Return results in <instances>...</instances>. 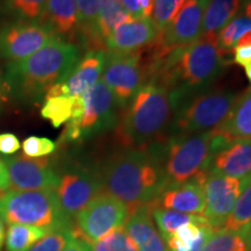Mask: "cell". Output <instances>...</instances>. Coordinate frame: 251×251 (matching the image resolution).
<instances>
[{"instance_id": "cell-1", "label": "cell", "mask_w": 251, "mask_h": 251, "mask_svg": "<svg viewBox=\"0 0 251 251\" xmlns=\"http://www.w3.org/2000/svg\"><path fill=\"white\" fill-rule=\"evenodd\" d=\"M228 65L216 43L199 40L193 45L153 54L147 63L148 80L164 86L174 111L214 85Z\"/></svg>"}, {"instance_id": "cell-2", "label": "cell", "mask_w": 251, "mask_h": 251, "mask_svg": "<svg viewBox=\"0 0 251 251\" xmlns=\"http://www.w3.org/2000/svg\"><path fill=\"white\" fill-rule=\"evenodd\" d=\"M165 141L115 153L99 172L102 191L124 202L129 214L141 207L153 205L168 186L164 172Z\"/></svg>"}, {"instance_id": "cell-3", "label": "cell", "mask_w": 251, "mask_h": 251, "mask_svg": "<svg viewBox=\"0 0 251 251\" xmlns=\"http://www.w3.org/2000/svg\"><path fill=\"white\" fill-rule=\"evenodd\" d=\"M80 58L74 43L56 37L29 57L8 64L5 79L12 96L20 101H40L55 84L65 80Z\"/></svg>"}, {"instance_id": "cell-4", "label": "cell", "mask_w": 251, "mask_h": 251, "mask_svg": "<svg viewBox=\"0 0 251 251\" xmlns=\"http://www.w3.org/2000/svg\"><path fill=\"white\" fill-rule=\"evenodd\" d=\"M170 94L164 86L147 81L121 109L118 137L127 149L147 148L162 142L174 118Z\"/></svg>"}, {"instance_id": "cell-5", "label": "cell", "mask_w": 251, "mask_h": 251, "mask_svg": "<svg viewBox=\"0 0 251 251\" xmlns=\"http://www.w3.org/2000/svg\"><path fill=\"white\" fill-rule=\"evenodd\" d=\"M0 216L8 225L34 226L47 231L71 227L55 191H0Z\"/></svg>"}, {"instance_id": "cell-6", "label": "cell", "mask_w": 251, "mask_h": 251, "mask_svg": "<svg viewBox=\"0 0 251 251\" xmlns=\"http://www.w3.org/2000/svg\"><path fill=\"white\" fill-rule=\"evenodd\" d=\"M238 93L226 89H209L190 99L174 113L169 136L214 130L224 124Z\"/></svg>"}, {"instance_id": "cell-7", "label": "cell", "mask_w": 251, "mask_h": 251, "mask_svg": "<svg viewBox=\"0 0 251 251\" xmlns=\"http://www.w3.org/2000/svg\"><path fill=\"white\" fill-rule=\"evenodd\" d=\"M214 130L170 136L164 147V172L169 185L181 184L207 172L216 153Z\"/></svg>"}, {"instance_id": "cell-8", "label": "cell", "mask_w": 251, "mask_h": 251, "mask_svg": "<svg viewBox=\"0 0 251 251\" xmlns=\"http://www.w3.org/2000/svg\"><path fill=\"white\" fill-rule=\"evenodd\" d=\"M83 115L78 120L67 122L62 141L74 142L89 139L118 127L121 108L112 91L101 79L83 94Z\"/></svg>"}, {"instance_id": "cell-9", "label": "cell", "mask_w": 251, "mask_h": 251, "mask_svg": "<svg viewBox=\"0 0 251 251\" xmlns=\"http://www.w3.org/2000/svg\"><path fill=\"white\" fill-rule=\"evenodd\" d=\"M129 216L127 206L108 193H100L76 216L75 238L90 244L98 242L115 229L124 227Z\"/></svg>"}, {"instance_id": "cell-10", "label": "cell", "mask_w": 251, "mask_h": 251, "mask_svg": "<svg viewBox=\"0 0 251 251\" xmlns=\"http://www.w3.org/2000/svg\"><path fill=\"white\" fill-rule=\"evenodd\" d=\"M101 80L112 91L120 108H124L148 80L147 64L142 61L141 51H107Z\"/></svg>"}, {"instance_id": "cell-11", "label": "cell", "mask_w": 251, "mask_h": 251, "mask_svg": "<svg viewBox=\"0 0 251 251\" xmlns=\"http://www.w3.org/2000/svg\"><path fill=\"white\" fill-rule=\"evenodd\" d=\"M58 37L41 20H17L0 27V57L9 64L24 61Z\"/></svg>"}, {"instance_id": "cell-12", "label": "cell", "mask_w": 251, "mask_h": 251, "mask_svg": "<svg viewBox=\"0 0 251 251\" xmlns=\"http://www.w3.org/2000/svg\"><path fill=\"white\" fill-rule=\"evenodd\" d=\"M55 192L62 214L71 221L94 198L102 193L99 172L83 166L65 171L59 176V183Z\"/></svg>"}, {"instance_id": "cell-13", "label": "cell", "mask_w": 251, "mask_h": 251, "mask_svg": "<svg viewBox=\"0 0 251 251\" xmlns=\"http://www.w3.org/2000/svg\"><path fill=\"white\" fill-rule=\"evenodd\" d=\"M211 0H185L171 24L158 35L153 54L193 45L200 40L203 17Z\"/></svg>"}, {"instance_id": "cell-14", "label": "cell", "mask_w": 251, "mask_h": 251, "mask_svg": "<svg viewBox=\"0 0 251 251\" xmlns=\"http://www.w3.org/2000/svg\"><path fill=\"white\" fill-rule=\"evenodd\" d=\"M202 187L205 194L202 215L213 230L224 228L240 197L242 181L214 172H206Z\"/></svg>"}, {"instance_id": "cell-15", "label": "cell", "mask_w": 251, "mask_h": 251, "mask_svg": "<svg viewBox=\"0 0 251 251\" xmlns=\"http://www.w3.org/2000/svg\"><path fill=\"white\" fill-rule=\"evenodd\" d=\"M2 161L8 171L9 187L14 191H55L59 183V176L46 157L21 155L5 157Z\"/></svg>"}, {"instance_id": "cell-16", "label": "cell", "mask_w": 251, "mask_h": 251, "mask_svg": "<svg viewBox=\"0 0 251 251\" xmlns=\"http://www.w3.org/2000/svg\"><path fill=\"white\" fill-rule=\"evenodd\" d=\"M158 30L151 19H133L119 26L106 40V48L112 52H140L155 45Z\"/></svg>"}, {"instance_id": "cell-17", "label": "cell", "mask_w": 251, "mask_h": 251, "mask_svg": "<svg viewBox=\"0 0 251 251\" xmlns=\"http://www.w3.org/2000/svg\"><path fill=\"white\" fill-rule=\"evenodd\" d=\"M203 174L181 184L169 185L157 198L155 207L172 209L186 214L202 215L205 211V194H203Z\"/></svg>"}, {"instance_id": "cell-18", "label": "cell", "mask_w": 251, "mask_h": 251, "mask_svg": "<svg viewBox=\"0 0 251 251\" xmlns=\"http://www.w3.org/2000/svg\"><path fill=\"white\" fill-rule=\"evenodd\" d=\"M106 58V50H89L83 57L79 58L70 75L62 81L65 96H83L91 87L96 85L102 75Z\"/></svg>"}, {"instance_id": "cell-19", "label": "cell", "mask_w": 251, "mask_h": 251, "mask_svg": "<svg viewBox=\"0 0 251 251\" xmlns=\"http://www.w3.org/2000/svg\"><path fill=\"white\" fill-rule=\"evenodd\" d=\"M207 172L244 179L251 175V139L233 141L216 152L209 162Z\"/></svg>"}, {"instance_id": "cell-20", "label": "cell", "mask_w": 251, "mask_h": 251, "mask_svg": "<svg viewBox=\"0 0 251 251\" xmlns=\"http://www.w3.org/2000/svg\"><path fill=\"white\" fill-rule=\"evenodd\" d=\"M125 231L139 251H170L153 225L151 206L141 207L130 213L125 224Z\"/></svg>"}, {"instance_id": "cell-21", "label": "cell", "mask_w": 251, "mask_h": 251, "mask_svg": "<svg viewBox=\"0 0 251 251\" xmlns=\"http://www.w3.org/2000/svg\"><path fill=\"white\" fill-rule=\"evenodd\" d=\"M58 37H74L78 33V12L75 0H48L40 19Z\"/></svg>"}, {"instance_id": "cell-22", "label": "cell", "mask_w": 251, "mask_h": 251, "mask_svg": "<svg viewBox=\"0 0 251 251\" xmlns=\"http://www.w3.org/2000/svg\"><path fill=\"white\" fill-rule=\"evenodd\" d=\"M243 0H211L203 17L200 40L216 43L224 28L241 13Z\"/></svg>"}, {"instance_id": "cell-23", "label": "cell", "mask_w": 251, "mask_h": 251, "mask_svg": "<svg viewBox=\"0 0 251 251\" xmlns=\"http://www.w3.org/2000/svg\"><path fill=\"white\" fill-rule=\"evenodd\" d=\"M216 130L230 141L251 139V87L238 94L228 118Z\"/></svg>"}, {"instance_id": "cell-24", "label": "cell", "mask_w": 251, "mask_h": 251, "mask_svg": "<svg viewBox=\"0 0 251 251\" xmlns=\"http://www.w3.org/2000/svg\"><path fill=\"white\" fill-rule=\"evenodd\" d=\"M84 113L83 96L46 97L41 115L54 128H59L70 120H78Z\"/></svg>"}, {"instance_id": "cell-25", "label": "cell", "mask_w": 251, "mask_h": 251, "mask_svg": "<svg viewBox=\"0 0 251 251\" xmlns=\"http://www.w3.org/2000/svg\"><path fill=\"white\" fill-rule=\"evenodd\" d=\"M78 12V35L89 50H105V43L100 39L97 21L100 0H75Z\"/></svg>"}, {"instance_id": "cell-26", "label": "cell", "mask_w": 251, "mask_h": 251, "mask_svg": "<svg viewBox=\"0 0 251 251\" xmlns=\"http://www.w3.org/2000/svg\"><path fill=\"white\" fill-rule=\"evenodd\" d=\"M212 233L209 226L187 224L166 238L165 243L170 251H201Z\"/></svg>"}, {"instance_id": "cell-27", "label": "cell", "mask_w": 251, "mask_h": 251, "mask_svg": "<svg viewBox=\"0 0 251 251\" xmlns=\"http://www.w3.org/2000/svg\"><path fill=\"white\" fill-rule=\"evenodd\" d=\"M216 45L224 54H229L237 47L251 45V19L243 13L237 14L220 31Z\"/></svg>"}, {"instance_id": "cell-28", "label": "cell", "mask_w": 251, "mask_h": 251, "mask_svg": "<svg viewBox=\"0 0 251 251\" xmlns=\"http://www.w3.org/2000/svg\"><path fill=\"white\" fill-rule=\"evenodd\" d=\"M133 17L124 7L121 0H100L97 29L106 46V40L120 25L133 20Z\"/></svg>"}, {"instance_id": "cell-29", "label": "cell", "mask_w": 251, "mask_h": 251, "mask_svg": "<svg viewBox=\"0 0 251 251\" xmlns=\"http://www.w3.org/2000/svg\"><path fill=\"white\" fill-rule=\"evenodd\" d=\"M241 181L242 188L240 197L224 228L243 235L251 229V175Z\"/></svg>"}, {"instance_id": "cell-30", "label": "cell", "mask_w": 251, "mask_h": 251, "mask_svg": "<svg viewBox=\"0 0 251 251\" xmlns=\"http://www.w3.org/2000/svg\"><path fill=\"white\" fill-rule=\"evenodd\" d=\"M151 215L164 241L184 225L197 224L199 226H208L203 215L186 214V213L161 208V207H152Z\"/></svg>"}, {"instance_id": "cell-31", "label": "cell", "mask_w": 251, "mask_h": 251, "mask_svg": "<svg viewBox=\"0 0 251 251\" xmlns=\"http://www.w3.org/2000/svg\"><path fill=\"white\" fill-rule=\"evenodd\" d=\"M48 233L46 229L34 226L11 225L6 235L7 251H28Z\"/></svg>"}, {"instance_id": "cell-32", "label": "cell", "mask_w": 251, "mask_h": 251, "mask_svg": "<svg viewBox=\"0 0 251 251\" xmlns=\"http://www.w3.org/2000/svg\"><path fill=\"white\" fill-rule=\"evenodd\" d=\"M249 247L236 231L221 228L213 230L201 251H248Z\"/></svg>"}, {"instance_id": "cell-33", "label": "cell", "mask_w": 251, "mask_h": 251, "mask_svg": "<svg viewBox=\"0 0 251 251\" xmlns=\"http://www.w3.org/2000/svg\"><path fill=\"white\" fill-rule=\"evenodd\" d=\"M74 227H62L52 229L28 251H62L70 243L74 236Z\"/></svg>"}, {"instance_id": "cell-34", "label": "cell", "mask_w": 251, "mask_h": 251, "mask_svg": "<svg viewBox=\"0 0 251 251\" xmlns=\"http://www.w3.org/2000/svg\"><path fill=\"white\" fill-rule=\"evenodd\" d=\"M185 0H153L151 21L161 34L171 24Z\"/></svg>"}, {"instance_id": "cell-35", "label": "cell", "mask_w": 251, "mask_h": 251, "mask_svg": "<svg viewBox=\"0 0 251 251\" xmlns=\"http://www.w3.org/2000/svg\"><path fill=\"white\" fill-rule=\"evenodd\" d=\"M48 0H7L6 6L18 20H40Z\"/></svg>"}, {"instance_id": "cell-36", "label": "cell", "mask_w": 251, "mask_h": 251, "mask_svg": "<svg viewBox=\"0 0 251 251\" xmlns=\"http://www.w3.org/2000/svg\"><path fill=\"white\" fill-rule=\"evenodd\" d=\"M92 251H139L136 244L126 234L124 228H118L98 242L91 244Z\"/></svg>"}, {"instance_id": "cell-37", "label": "cell", "mask_w": 251, "mask_h": 251, "mask_svg": "<svg viewBox=\"0 0 251 251\" xmlns=\"http://www.w3.org/2000/svg\"><path fill=\"white\" fill-rule=\"evenodd\" d=\"M54 141L42 136H29L24 141L23 150L25 156L30 158H41L52 153L56 150Z\"/></svg>"}, {"instance_id": "cell-38", "label": "cell", "mask_w": 251, "mask_h": 251, "mask_svg": "<svg viewBox=\"0 0 251 251\" xmlns=\"http://www.w3.org/2000/svg\"><path fill=\"white\" fill-rule=\"evenodd\" d=\"M121 2L134 19H151L153 0H121Z\"/></svg>"}, {"instance_id": "cell-39", "label": "cell", "mask_w": 251, "mask_h": 251, "mask_svg": "<svg viewBox=\"0 0 251 251\" xmlns=\"http://www.w3.org/2000/svg\"><path fill=\"white\" fill-rule=\"evenodd\" d=\"M21 148V143L17 135L12 133L0 134V152L4 155H13Z\"/></svg>"}, {"instance_id": "cell-40", "label": "cell", "mask_w": 251, "mask_h": 251, "mask_svg": "<svg viewBox=\"0 0 251 251\" xmlns=\"http://www.w3.org/2000/svg\"><path fill=\"white\" fill-rule=\"evenodd\" d=\"M234 62L241 67H247L251 63V45L237 47L233 50Z\"/></svg>"}, {"instance_id": "cell-41", "label": "cell", "mask_w": 251, "mask_h": 251, "mask_svg": "<svg viewBox=\"0 0 251 251\" xmlns=\"http://www.w3.org/2000/svg\"><path fill=\"white\" fill-rule=\"evenodd\" d=\"M62 251H92L91 244L80 238H72L70 243Z\"/></svg>"}, {"instance_id": "cell-42", "label": "cell", "mask_w": 251, "mask_h": 251, "mask_svg": "<svg viewBox=\"0 0 251 251\" xmlns=\"http://www.w3.org/2000/svg\"><path fill=\"white\" fill-rule=\"evenodd\" d=\"M9 97H11V91L7 85V81L5 79V76L2 72L0 71V108L8 102Z\"/></svg>"}, {"instance_id": "cell-43", "label": "cell", "mask_w": 251, "mask_h": 251, "mask_svg": "<svg viewBox=\"0 0 251 251\" xmlns=\"http://www.w3.org/2000/svg\"><path fill=\"white\" fill-rule=\"evenodd\" d=\"M9 187V176L6 164L0 158V191H4Z\"/></svg>"}, {"instance_id": "cell-44", "label": "cell", "mask_w": 251, "mask_h": 251, "mask_svg": "<svg viewBox=\"0 0 251 251\" xmlns=\"http://www.w3.org/2000/svg\"><path fill=\"white\" fill-rule=\"evenodd\" d=\"M241 13H243L244 15H247L248 18L251 19V0H243Z\"/></svg>"}, {"instance_id": "cell-45", "label": "cell", "mask_w": 251, "mask_h": 251, "mask_svg": "<svg viewBox=\"0 0 251 251\" xmlns=\"http://www.w3.org/2000/svg\"><path fill=\"white\" fill-rule=\"evenodd\" d=\"M5 241V225L4 220H2L1 216H0V249H1L2 244H4Z\"/></svg>"}, {"instance_id": "cell-46", "label": "cell", "mask_w": 251, "mask_h": 251, "mask_svg": "<svg viewBox=\"0 0 251 251\" xmlns=\"http://www.w3.org/2000/svg\"><path fill=\"white\" fill-rule=\"evenodd\" d=\"M243 238L246 240L248 246H249V249H251V229L250 230H248L247 233L243 235Z\"/></svg>"}, {"instance_id": "cell-47", "label": "cell", "mask_w": 251, "mask_h": 251, "mask_svg": "<svg viewBox=\"0 0 251 251\" xmlns=\"http://www.w3.org/2000/svg\"><path fill=\"white\" fill-rule=\"evenodd\" d=\"M244 70H246L247 78L249 79V81L251 83V63H250V64H248L247 67H244Z\"/></svg>"}]
</instances>
